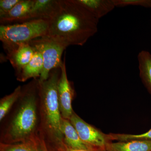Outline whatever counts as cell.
Returning <instances> with one entry per match:
<instances>
[{
  "instance_id": "cell-1",
  "label": "cell",
  "mask_w": 151,
  "mask_h": 151,
  "mask_svg": "<svg viewBox=\"0 0 151 151\" xmlns=\"http://www.w3.org/2000/svg\"><path fill=\"white\" fill-rule=\"evenodd\" d=\"M98 22L76 0H60L58 11L49 21L46 36L66 48L83 46L97 32Z\"/></svg>"
},
{
  "instance_id": "cell-2",
  "label": "cell",
  "mask_w": 151,
  "mask_h": 151,
  "mask_svg": "<svg viewBox=\"0 0 151 151\" xmlns=\"http://www.w3.org/2000/svg\"><path fill=\"white\" fill-rule=\"evenodd\" d=\"M1 143L15 144L37 137L39 135L38 79H33L22 87L20 97Z\"/></svg>"
},
{
  "instance_id": "cell-3",
  "label": "cell",
  "mask_w": 151,
  "mask_h": 151,
  "mask_svg": "<svg viewBox=\"0 0 151 151\" xmlns=\"http://www.w3.org/2000/svg\"><path fill=\"white\" fill-rule=\"evenodd\" d=\"M61 74L60 67L55 68L48 78L43 81L38 79L39 133L47 143L63 140L60 130L61 116L60 109L57 86Z\"/></svg>"
},
{
  "instance_id": "cell-4",
  "label": "cell",
  "mask_w": 151,
  "mask_h": 151,
  "mask_svg": "<svg viewBox=\"0 0 151 151\" xmlns=\"http://www.w3.org/2000/svg\"><path fill=\"white\" fill-rule=\"evenodd\" d=\"M49 22L34 19L14 24L1 25L0 40L6 54L19 46L47 35Z\"/></svg>"
},
{
  "instance_id": "cell-5",
  "label": "cell",
  "mask_w": 151,
  "mask_h": 151,
  "mask_svg": "<svg viewBox=\"0 0 151 151\" xmlns=\"http://www.w3.org/2000/svg\"><path fill=\"white\" fill-rule=\"evenodd\" d=\"M29 44L42 56L43 68L39 80H46L51 70L61 66L63 53L66 48L47 36L36 38Z\"/></svg>"
},
{
  "instance_id": "cell-6",
  "label": "cell",
  "mask_w": 151,
  "mask_h": 151,
  "mask_svg": "<svg viewBox=\"0 0 151 151\" xmlns=\"http://www.w3.org/2000/svg\"><path fill=\"white\" fill-rule=\"evenodd\" d=\"M69 120L81 140L89 147L96 150L105 149L106 144L110 142L107 134L86 123L75 112H73Z\"/></svg>"
},
{
  "instance_id": "cell-7",
  "label": "cell",
  "mask_w": 151,
  "mask_h": 151,
  "mask_svg": "<svg viewBox=\"0 0 151 151\" xmlns=\"http://www.w3.org/2000/svg\"><path fill=\"white\" fill-rule=\"evenodd\" d=\"M60 68L61 74L57 86L60 109L62 118L69 120L74 112L72 109V103L74 90L68 79L65 57Z\"/></svg>"
},
{
  "instance_id": "cell-8",
  "label": "cell",
  "mask_w": 151,
  "mask_h": 151,
  "mask_svg": "<svg viewBox=\"0 0 151 151\" xmlns=\"http://www.w3.org/2000/svg\"><path fill=\"white\" fill-rule=\"evenodd\" d=\"M34 0H21L6 13L0 15L1 25L21 23L31 20V10Z\"/></svg>"
},
{
  "instance_id": "cell-9",
  "label": "cell",
  "mask_w": 151,
  "mask_h": 151,
  "mask_svg": "<svg viewBox=\"0 0 151 151\" xmlns=\"http://www.w3.org/2000/svg\"><path fill=\"white\" fill-rule=\"evenodd\" d=\"M60 5V0H34L31 10V20L49 21L58 11Z\"/></svg>"
},
{
  "instance_id": "cell-10",
  "label": "cell",
  "mask_w": 151,
  "mask_h": 151,
  "mask_svg": "<svg viewBox=\"0 0 151 151\" xmlns=\"http://www.w3.org/2000/svg\"><path fill=\"white\" fill-rule=\"evenodd\" d=\"M35 52L29 44H25L7 54V57L17 73L31 60Z\"/></svg>"
},
{
  "instance_id": "cell-11",
  "label": "cell",
  "mask_w": 151,
  "mask_h": 151,
  "mask_svg": "<svg viewBox=\"0 0 151 151\" xmlns=\"http://www.w3.org/2000/svg\"><path fill=\"white\" fill-rule=\"evenodd\" d=\"M60 130L63 136V141L68 147L73 149L97 150L87 145L81 140L75 128L69 120L62 118Z\"/></svg>"
},
{
  "instance_id": "cell-12",
  "label": "cell",
  "mask_w": 151,
  "mask_h": 151,
  "mask_svg": "<svg viewBox=\"0 0 151 151\" xmlns=\"http://www.w3.org/2000/svg\"><path fill=\"white\" fill-rule=\"evenodd\" d=\"M43 68L42 56L40 52L35 50L31 60L19 71L17 72V80L21 82H25L30 78H39Z\"/></svg>"
},
{
  "instance_id": "cell-13",
  "label": "cell",
  "mask_w": 151,
  "mask_h": 151,
  "mask_svg": "<svg viewBox=\"0 0 151 151\" xmlns=\"http://www.w3.org/2000/svg\"><path fill=\"white\" fill-rule=\"evenodd\" d=\"M76 1L99 20L116 7L113 0H76Z\"/></svg>"
},
{
  "instance_id": "cell-14",
  "label": "cell",
  "mask_w": 151,
  "mask_h": 151,
  "mask_svg": "<svg viewBox=\"0 0 151 151\" xmlns=\"http://www.w3.org/2000/svg\"><path fill=\"white\" fill-rule=\"evenodd\" d=\"M105 149L107 151H151V141H110L106 144Z\"/></svg>"
},
{
  "instance_id": "cell-15",
  "label": "cell",
  "mask_w": 151,
  "mask_h": 151,
  "mask_svg": "<svg viewBox=\"0 0 151 151\" xmlns=\"http://www.w3.org/2000/svg\"><path fill=\"white\" fill-rule=\"evenodd\" d=\"M139 76L143 84L151 94V54L146 50L138 55Z\"/></svg>"
},
{
  "instance_id": "cell-16",
  "label": "cell",
  "mask_w": 151,
  "mask_h": 151,
  "mask_svg": "<svg viewBox=\"0 0 151 151\" xmlns=\"http://www.w3.org/2000/svg\"><path fill=\"white\" fill-rule=\"evenodd\" d=\"M0 151H42L39 135L37 137L15 144H0Z\"/></svg>"
},
{
  "instance_id": "cell-17",
  "label": "cell",
  "mask_w": 151,
  "mask_h": 151,
  "mask_svg": "<svg viewBox=\"0 0 151 151\" xmlns=\"http://www.w3.org/2000/svg\"><path fill=\"white\" fill-rule=\"evenodd\" d=\"M22 86H18L14 92L6 95L0 100V121L8 114L14 105L17 103L20 97Z\"/></svg>"
},
{
  "instance_id": "cell-18",
  "label": "cell",
  "mask_w": 151,
  "mask_h": 151,
  "mask_svg": "<svg viewBox=\"0 0 151 151\" xmlns=\"http://www.w3.org/2000/svg\"><path fill=\"white\" fill-rule=\"evenodd\" d=\"M108 139L110 141L116 140L118 142H127L132 140L151 141V129L143 134H108Z\"/></svg>"
},
{
  "instance_id": "cell-19",
  "label": "cell",
  "mask_w": 151,
  "mask_h": 151,
  "mask_svg": "<svg viewBox=\"0 0 151 151\" xmlns=\"http://www.w3.org/2000/svg\"><path fill=\"white\" fill-rule=\"evenodd\" d=\"M116 7L129 6H139L145 8H151V0H113Z\"/></svg>"
},
{
  "instance_id": "cell-20",
  "label": "cell",
  "mask_w": 151,
  "mask_h": 151,
  "mask_svg": "<svg viewBox=\"0 0 151 151\" xmlns=\"http://www.w3.org/2000/svg\"><path fill=\"white\" fill-rule=\"evenodd\" d=\"M46 144L48 147L53 149L55 151H97V150H82L72 148L67 146L63 140L52 143L46 142Z\"/></svg>"
},
{
  "instance_id": "cell-21",
  "label": "cell",
  "mask_w": 151,
  "mask_h": 151,
  "mask_svg": "<svg viewBox=\"0 0 151 151\" xmlns=\"http://www.w3.org/2000/svg\"><path fill=\"white\" fill-rule=\"evenodd\" d=\"M20 1L21 0H1L0 15L7 13Z\"/></svg>"
},
{
  "instance_id": "cell-22",
  "label": "cell",
  "mask_w": 151,
  "mask_h": 151,
  "mask_svg": "<svg viewBox=\"0 0 151 151\" xmlns=\"http://www.w3.org/2000/svg\"><path fill=\"white\" fill-rule=\"evenodd\" d=\"M39 135L40 138L41 146L42 151H49L44 137H43L42 134L40 133H39Z\"/></svg>"
},
{
  "instance_id": "cell-23",
  "label": "cell",
  "mask_w": 151,
  "mask_h": 151,
  "mask_svg": "<svg viewBox=\"0 0 151 151\" xmlns=\"http://www.w3.org/2000/svg\"><path fill=\"white\" fill-rule=\"evenodd\" d=\"M97 151H107L105 150V149H98L97 150Z\"/></svg>"
},
{
  "instance_id": "cell-24",
  "label": "cell",
  "mask_w": 151,
  "mask_h": 151,
  "mask_svg": "<svg viewBox=\"0 0 151 151\" xmlns=\"http://www.w3.org/2000/svg\"><path fill=\"white\" fill-rule=\"evenodd\" d=\"M47 147H48V148L49 151H55L54 150H53V149L51 148L50 147H48V146H47Z\"/></svg>"
},
{
  "instance_id": "cell-25",
  "label": "cell",
  "mask_w": 151,
  "mask_h": 151,
  "mask_svg": "<svg viewBox=\"0 0 151 151\" xmlns=\"http://www.w3.org/2000/svg\"></svg>"
}]
</instances>
